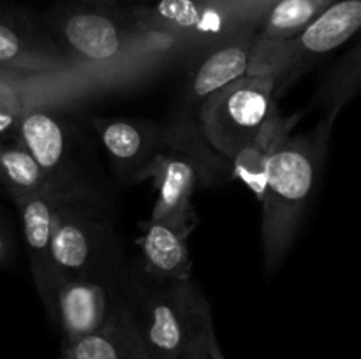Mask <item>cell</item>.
<instances>
[{
	"label": "cell",
	"instance_id": "6da1fadb",
	"mask_svg": "<svg viewBox=\"0 0 361 359\" xmlns=\"http://www.w3.org/2000/svg\"><path fill=\"white\" fill-rule=\"evenodd\" d=\"M44 27L76 73L115 81L133 62H159L183 53L171 39L143 30L133 9L113 0L59 4Z\"/></svg>",
	"mask_w": 361,
	"mask_h": 359
},
{
	"label": "cell",
	"instance_id": "7a4b0ae2",
	"mask_svg": "<svg viewBox=\"0 0 361 359\" xmlns=\"http://www.w3.org/2000/svg\"><path fill=\"white\" fill-rule=\"evenodd\" d=\"M335 123L321 120L309 134L282 137L267 160L263 194V259L274 275L288 256L321 182Z\"/></svg>",
	"mask_w": 361,
	"mask_h": 359
},
{
	"label": "cell",
	"instance_id": "3957f363",
	"mask_svg": "<svg viewBox=\"0 0 361 359\" xmlns=\"http://www.w3.org/2000/svg\"><path fill=\"white\" fill-rule=\"evenodd\" d=\"M148 180L157 201L150 218H162L183 227L200 224L192 199L200 189L231 182V160L215 151L201 134L197 118L173 116L162 123V143Z\"/></svg>",
	"mask_w": 361,
	"mask_h": 359
},
{
	"label": "cell",
	"instance_id": "277c9868",
	"mask_svg": "<svg viewBox=\"0 0 361 359\" xmlns=\"http://www.w3.org/2000/svg\"><path fill=\"white\" fill-rule=\"evenodd\" d=\"M118 289L150 359H183L190 338L212 312L194 280L162 284L129 256L120 270Z\"/></svg>",
	"mask_w": 361,
	"mask_h": 359
},
{
	"label": "cell",
	"instance_id": "5b68a950",
	"mask_svg": "<svg viewBox=\"0 0 361 359\" xmlns=\"http://www.w3.org/2000/svg\"><path fill=\"white\" fill-rule=\"evenodd\" d=\"M51 259L56 280L115 273L123 266L127 252L109 192L56 197Z\"/></svg>",
	"mask_w": 361,
	"mask_h": 359
},
{
	"label": "cell",
	"instance_id": "8992f818",
	"mask_svg": "<svg viewBox=\"0 0 361 359\" xmlns=\"http://www.w3.org/2000/svg\"><path fill=\"white\" fill-rule=\"evenodd\" d=\"M69 109L67 102L51 97L34 102L25 109L13 141L34 158L56 196L108 192Z\"/></svg>",
	"mask_w": 361,
	"mask_h": 359
},
{
	"label": "cell",
	"instance_id": "52a82bcc",
	"mask_svg": "<svg viewBox=\"0 0 361 359\" xmlns=\"http://www.w3.org/2000/svg\"><path fill=\"white\" fill-rule=\"evenodd\" d=\"M271 76H243L201 104L197 125L215 151L233 160L252 144L279 111Z\"/></svg>",
	"mask_w": 361,
	"mask_h": 359
},
{
	"label": "cell",
	"instance_id": "ba28073f",
	"mask_svg": "<svg viewBox=\"0 0 361 359\" xmlns=\"http://www.w3.org/2000/svg\"><path fill=\"white\" fill-rule=\"evenodd\" d=\"M361 27V0H337L298 35L250 63L245 76H271L275 94L288 90L310 63L345 44Z\"/></svg>",
	"mask_w": 361,
	"mask_h": 359
},
{
	"label": "cell",
	"instance_id": "9c48e42d",
	"mask_svg": "<svg viewBox=\"0 0 361 359\" xmlns=\"http://www.w3.org/2000/svg\"><path fill=\"white\" fill-rule=\"evenodd\" d=\"M143 30L175 41L183 53H203L247 21L221 0H159L154 6L133 7Z\"/></svg>",
	"mask_w": 361,
	"mask_h": 359
},
{
	"label": "cell",
	"instance_id": "30bf717a",
	"mask_svg": "<svg viewBox=\"0 0 361 359\" xmlns=\"http://www.w3.org/2000/svg\"><path fill=\"white\" fill-rule=\"evenodd\" d=\"M120 270L69 280L59 278L55 282L42 305L49 320L59 327L62 344H73L97 331L122 306Z\"/></svg>",
	"mask_w": 361,
	"mask_h": 359
},
{
	"label": "cell",
	"instance_id": "8fae6325",
	"mask_svg": "<svg viewBox=\"0 0 361 359\" xmlns=\"http://www.w3.org/2000/svg\"><path fill=\"white\" fill-rule=\"evenodd\" d=\"M0 74L42 77L81 73L71 67L44 23L21 9L0 6Z\"/></svg>",
	"mask_w": 361,
	"mask_h": 359
},
{
	"label": "cell",
	"instance_id": "7c38bea8",
	"mask_svg": "<svg viewBox=\"0 0 361 359\" xmlns=\"http://www.w3.org/2000/svg\"><path fill=\"white\" fill-rule=\"evenodd\" d=\"M257 28L259 21L243 25L224 41L204 49L203 53H197L200 63L190 70L169 115L197 118L201 104L210 95L245 76Z\"/></svg>",
	"mask_w": 361,
	"mask_h": 359
},
{
	"label": "cell",
	"instance_id": "4fadbf2b",
	"mask_svg": "<svg viewBox=\"0 0 361 359\" xmlns=\"http://www.w3.org/2000/svg\"><path fill=\"white\" fill-rule=\"evenodd\" d=\"M111 164L115 180L123 187L148 180V171L161 150L162 123L129 118L92 120Z\"/></svg>",
	"mask_w": 361,
	"mask_h": 359
},
{
	"label": "cell",
	"instance_id": "5bb4252c",
	"mask_svg": "<svg viewBox=\"0 0 361 359\" xmlns=\"http://www.w3.org/2000/svg\"><path fill=\"white\" fill-rule=\"evenodd\" d=\"M56 197L59 196L51 190H41L11 199L20 213L27 257L41 301L56 282L51 259Z\"/></svg>",
	"mask_w": 361,
	"mask_h": 359
},
{
	"label": "cell",
	"instance_id": "9a60e30c",
	"mask_svg": "<svg viewBox=\"0 0 361 359\" xmlns=\"http://www.w3.org/2000/svg\"><path fill=\"white\" fill-rule=\"evenodd\" d=\"M140 229V264L152 278L162 284H183L192 280L189 236L194 229L162 218H148L141 222Z\"/></svg>",
	"mask_w": 361,
	"mask_h": 359
},
{
	"label": "cell",
	"instance_id": "2e32d148",
	"mask_svg": "<svg viewBox=\"0 0 361 359\" xmlns=\"http://www.w3.org/2000/svg\"><path fill=\"white\" fill-rule=\"evenodd\" d=\"M71 359H150L126 306H120L97 331L62 344Z\"/></svg>",
	"mask_w": 361,
	"mask_h": 359
},
{
	"label": "cell",
	"instance_id": "e0dca14e",
	"mask_svg": "<svg viewBox=\"0 0 361 359\" xmlns=\"http://www.w3.org/2000/svg\"><path fill=\"white\" fill-rule=\"evenodd\" d=\"M334 2L337 0H279L274 4L259 21L249 65L298 35Z\"/></svg>",
	"mask_w": 361,
	"mask_h": 359
},
{
	"label": "cell",
	"instance_id": "ac0fdd59",
	"mask_svg": "<svg viewBox=\"0 0 361 359\" xmlns=\"http://www.w3.org/2000/svg\"><path fill=\"white\" fill-rule=\"evenodd\" d=\"M63 76L20 77L0 74V141H13L16 127L25 109L34 102L41 101L44 94L66 87Z\"/></svg>",
	"mask_w": 361,
	"mask_h": 359
},
{
	"label": "cell",
	"instance_id": "d6986e66",
	"mask_svg": "<svg viewBox=\"0 0 361 359\" xmlns=\"http://www.w3.org/2000/svg\"><path fill=\"white\" fill-rule=\"evenodd\" d=\"M361 83V62H360V44H356L348 55L341 56L334 65L324 74L316 94V101L319 102L324 111L323 120L335 123L337 116L345 108L353 97L360 92Z\"/></svg>",
	"mask_w": 361,
	"mask_h": 359
},
{
	"label": "cell",
	"instance_id": "ffe728a7",
	"mask_svg": "<svg viewBox=\"0 0 361 359\" xmlns=\"http://www.w3.org/2000/svg\"><path fill=\"white\" fill-rule=\"evenodd\" d=\"M41 190L51 189L28 151L16 141H0V192L13 199Z\"/></svg>",
	"mask_w": 361,
	"mask_h": 359
},
{
	"label": "cell",
	"instance_id": "44dd1931",
	"mask_svg": "<svg viewBox=\"0 0 361 359\" xmlns=\"http://www.w3.org/2000/svg\"><path fill=\"white\" fill-rule=\"evenodd\" d=\"M221 2L228 4L243 20L261 21V18L268 13V9L279 0H221Z\"/></svg>",
	"mask_w": 361,
	"mask_h": 359
},
{
	"label": "cell",
	"instance_id": "7402d4cb",
	"mask_svg": "<svg viewBox=\"0 0 361 359\" xmlns=\"http://www.w3.org/2000/svg\"><path fill=\"white\" fill-rule=\"evenodd\" d=\"M210 315L212 312H208L200 329H197L196 333H194V336L190 338L189 345H187L185 348V354H183V359H208L207 345H204V326H207V319Z\"/></svg>",
	"mask_w": 361,
	"mask_h": 359
},
{
	"label": "cell",
	"instance_id": "603a6c76",
	"mask_svg": "<svg viewBox=\"0 0 361 359\" xmlns=\"http://www.w3.org/2000/svg\"><path fill=\"white\" fill-rule=\"evenodd\" d=\"M204 345H207L208 359H226L224 352H222L221 345H219L217 336H215L214 322H212V315L207 319V326H204Z\"/></svg>",
	"mask_w": 361,
	"mask_h": 359
},
{
	"label": "cell",
	"instance_id": "cb8c5ba5",
	"mask_svg": "<svg viewBox=\"0 0 361 359\" xmlns=\"http://www.w3.org/2000/svg\"><path fill=\"white\" fill-rule=\"evenodd\" d=\"M14 257V239L9 229L0 220V266L9 263Z\"/></svg>",
	"mask_w": 361,
	"mask_h": 359
},
{
	"label": "cell",
	"instance_id": "d4e9b609",
	"mask_svg": "<svg viewBox=\"0 0 361 359\" xmlns=\"http://www.w3.org/2000/svg\"><path fill=\"white\" fill-rule=\"evenodd\" d=\"M60 359H71V358H69V355H67L66 351H62V352H60Z\"/></svg>",
	"mask_w": 361,
	"mask_h": 359
},
{
	"label": "cell",
	"instance_id": "484cf974",
	"mask_svg": "<svg viewBox=\"0 0 361 359\" xmlns=\"http://www.w3.org/2000/svg\"><path fill=\"white\" fill-rule=\"evenodd\" d=\"M113 2H116V0H113Z\"/></svg>",
	"mask_w": 361,
	"mask_h": 359
}]
</instances>
